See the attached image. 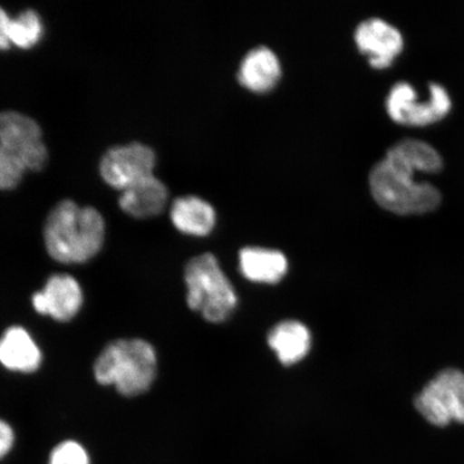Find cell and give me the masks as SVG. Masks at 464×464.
Here are the masks:
<instances>
[{
    "label": "cell",
    "mask_w": 464,
    "mask_h": 464,
    "mask_svg": "<svg viewBox=\"0 0 464 464\" xmlns=\"http://www.w3.org/2000/svg\"><path fill=\"white\" fill-rule=\"evenodd\" d=\"M44 34L42 17L32 9L23 11L11 21L10 40L11 44L20 46L22 49H29L36 45Z\"/></svg>",
    "instance_id": "18"
},
{
    "label": "cell",
    "mask_w": 464,
    "mask_h": 464,
    "mask_svg": "<svg viewBox=\"0 0 464 464\" xmlns=\"http://www.w3.org/2000/svg\"><path fill=\"white\" fill-rule=\"evenodd\" d=\"M280 77V61L275 52L265 45L249 50L237 72L240 83L254 92L269 91Z\"/></svg>",
    "instance_id": "12"
},
{
    "label": "cell",
    "mask_w": 464,
    "mask_h": 464,
    "mask_svg": "<svg viewBox=\"0 0 464 464\" xmlns=\"http://www.w3.org/2000/svg\"><path fill=\"white\" fill-rule=\"evenodd\" d=\"M170 218L179 231L196 237L210 234L217 222L213 207L198 196L179 197L173 202Z\"/></svg>",
    "instance_id": "14"
},
{
    "label": "cell",
    "mask_w": 464,
    "mask_h": 464,
    "mask_svg": "<svg viewBox=\"0 0 464 464\" xmlns=\"http://www.w3.org/2000/svg\"><path fill=\"white\" fill-rule=\"evenodd\" d=\"M417 172L391 148L370 172L371 193L381 207L400 216L431 212L442 197L433 185L417 182Z\"/></svg>",
    "instance_id": "2"
},
{
    "label": "cell",
    "mask_w": 464,
    "mask_h": 464,
    "mask_svg": "<svg viewBox=\"0 0 464 464\" xmlns=\"http://www.w3.org/2000/svg\"><path fill=\"white\" fill-rule=\"evenodd\" d=\"M414 403L423 419L435 427L464 423V373L458 369L440 371L423 387Z\"/></svg>",
    "instance_id": "5"
},
{
    "label": "cell",
    "mask_w": 464,
    "mask_h": 464,
    "mask_svg": "<svg viewBox=\"0 0 464 464\" xmlns=\"http://www.w3.org/2000/svg\"><path fill=\"white\" fill-rule=\"evenodd\" d=\"M43 352L31 334L11 326L0 336V364L17 373H34L42 367Z\"/></svg>",
    "instance_id": "10"
},
{
    "label": "cell",
    "mask_w": 464,
    "mask_h": 464,
    "mask_svg": "<svg viewBox=\"0 0 464 464\" xmlns=\"http://www.w3.org/2000/svg\"><path fill=\"white\" fill-rule=\"evenodd\" d=\"M48 464H91V458L82 444L66 440L52 450Z\"/></svg>",
    "instance_id": "20"
},
{
    "label": "cell",
    "mask_w": 464,
    "mask_h": 464,
    "mask_svg": "<svg viewBox=\"0 0 464 464\" xmlns=\"http://www.w3.org/2000/svg\"><path fill=\"white\" fill-rule=\"evenodd\" d=\"M42 127L36 121L19 112H0V144L17 156L42 142Z\"/></svg>",
    "instance_id": "16"
},
{
    "label": "cell",
    "mask_w": 464,
    "mask_h": 464,
    "mask_svg": "<svg viewBox=\"0 0 464 464\" xmlns=\"http://www.w3.org/2000/svg\"><path fill=\"white\" fill-rule=\"evenodd\" d=\"M106 224L95 208L63 200L46 218L44 237L46 251L60 264L87 263L102 251Z\"/></svg>",
    "instance_id": "1"
},
{
    "label": "cell",
    "mask_w": 464,
    "mask_h": 464,
    "mask_svg": "<svg viewBox=\"0 0 464 464\" xmlns=\"http://www.w3.org/2000/svg\"><path fill=\"white\" fill-rule=\"evenodd\" d=\"M154 150L138 142L110 149L101 161V174L110 187L125 190L153 176Z\"/></svg>",
    "instance_id": "7"
},
{
    "label": "cell",
    "mask_w": 464,
    "mask_h": 464,
    "mask_svg": "<svg viewBox=\"0 0 464 464\" xmlns=\"http://www.w3.org/2000/svg\"><path fill=\"white\" fill-rule=\"evenodd\" d=\"M392 148L419 172L435 173L442 169L443 160L430 144L416 139H403Z\"/></svg>",
    "instance_id": "17"
},
{
    "label": "cell",
    "mask_w": 464,
    "mask_h": 464,
    "mask_svg": "<svg viewBox=\"0 0 464 464\" xmlns=\"http://www.w3.org/2000/svg\"><path fill=\"white\" fill-rule=\"evenodd\" d=\"M268 343L284 365L297 363L309 353L312 344L310 330L297 321L276 324L268 335Z\"/></svg>",
    "instance_id": "15"
},
{
    "label": "cell",
    "mask_w": 464,
    "mask_h": 464,
    "mask_svg": "<svg viewBox=\"0 0 464 464\" xmlns=\"http://www.w3.org/2000/svg\"><path fill=\"white\" fill-rule=\"evenodd\" d=\"M239 261L241 274L254 283L276 284L288 270L285 255L276 249L248 246L240 252Z\"/></svg>",
    "instance_id": "13"
},
{
    "label": "cell",
    "mask_w": 464,
    "mask_h": 464,
    "mask_svg": "<svg viewBox=\"0 0 464 464\" xmlns=\"http://www.w3.org/2000/svg\"><path fill=\"white\" fill-rule=\"evenodd\" d=\"M84 303L82 287L71 275L51 276L40 292L32 297L34 310L43 316H50L57 322L72 321Z\"/></svg>",
    "instance_id": "8"
},
{
    "label": "cell",
    "mask_w": 464,
    "mask_h": 464,
    "mask_svg": "<svg viewBox=\"0 0 464 464\" xmlns=\"http://www.w3.org/2000/svg\"><path fill=\"white\" fill-rule=\"evenodd\" d=\"M429 91L430 97L420 102L413 86L394 84L387 97L388 114L397 123L408 126H427L443 120L451 109L449 92L439 83H431Z\"/></svg>",
    "instance_id": "6"
},
{
    "label": "cell",
    "mask_w": 464,
    "mask_h": 464,
    "mask_svg": "<svg viewBox=\"0 0 464 464\" xmlns=\"http://www.w3.org/2000/svg\"><path fill=\"white\" fill-rule=\"evenodd\" d=\"M26 168L13 150L0 144V189H14L21 182Z\"/></svg>",
    "instance_id": "19"
},
{
    "label": "cell",
    "mask_w": 464,
    "mask_h": 464,
    "mask_svg": "<svg viewBox=\"0 0 464 464\" xmlns=\"http://www.w3.org/2000/svg\"><path fill=\"white\" fill-rule=\"evenodd\" d=\"M184 280L189 309L200 313L206 321L223 323L237 309L236 290L212 254L190 259L185 266Z\"/></svg>",
    "instance_id": "4"
},
{
    "label": "cell",
    "mask_w": 464,
    "mask_h": 464,
    "mask_svg": "<svg viewBox=\"0 0 464 464\" xmlns=\"http://www.w3.org/2000/svg\"><path fill=\"white\" fill-rule=\"evenodd\" d=\"M11 20L7 13L0 7V50H7L11 44Z\"/></svg>",
    "instance_id": "22"
},
{
    "label": "cell",
    "mask_w": 464,
    "mask_h": 464,
    "mask_svg": "<svg viewBox=\"0 0 464 464\" xmlns=\"http://www.w3.org/2000/svg\"><path fill=\"white\" fill-rule=\"evenodd\" d=\"M158 353L143 339H119L103 348L94 364L102 386H113L121 396L138 397L150 391L158 375Z\"/></svg>",
    "instance_id": "3"
},
{
    "label": "cell",
    "mask_w": 464,
    "mask_h": 464,
    "mask_svg": "<svg viewBox=\"0 0 464 464\" xmlns=\"http://www.w3.org/2000/svg\"><path fill=\"white\" fill-rule=\"evenodd\" d=\"M168 199L166 185L158 178L150 176L123 190L119 203L121 210L136 218L159 216Z\"/></svg>",
    "instance_id": "11"
},
{
    "label": "cell",
    "mask_w": 464,
    "mask_h": 464,
    "mask_svg": "<svg viewBox=\"0 0 464 464\" xmlns=\"http://www.w3.org/2000/svg\"><path fill=\"white\" fill-rule=\"evenodd\" d=\"M356 44L369 57L371 66L390 67L403 50L401 33L380 17H370L359 24L355 31Z\"/></svg>",
    "instance_id": "9"
},
{
    "label": "cell",
    "mask_w": 464,
    "mask_h": 464,
    "mask_svg": "<svg viewBox=\"0 0 464 464\" xmlns=\"http://www.w3.org/2000/svg\"><path fill=\"white\" fill-rule=\"evenodd\" d=\"M15 443L14 428L7 421L0 420V460L7 457Z\"/></svg>",
    "instance_id": "21"
}]
</instances>
